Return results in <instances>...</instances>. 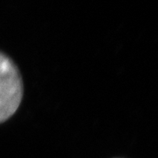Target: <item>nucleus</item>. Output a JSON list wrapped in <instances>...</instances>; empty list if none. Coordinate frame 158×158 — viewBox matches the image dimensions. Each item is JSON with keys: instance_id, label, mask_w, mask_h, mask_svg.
<instances>
[{"instance_id": "obj_1", "label": "nucleus", "mask_w": 158, "mask_h": 158, "mask_svg": "<svg viewBox=\"0 0 158 158\" xmlns=\"http://www.w3.org/2000/svg\"><path fill=\"white\" fill-rule=\"evenodd\" d=\"M23 96L21 76L11 59L0 52V123L12 116Z\"/></svg>"}]
</instances>
